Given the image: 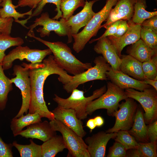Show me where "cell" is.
I'll return each instance as SVG.
<instances>
[{"label": "cell", "mask_w": 157, "mask_h": 157, "mask_svg": "<svg viewBox=\"0 0 157 157\" xmlns=\"http://www.w3.org/2000/svg\"><path fill=\"white\" fill-rule=\"evenodd\" d=\"M28 67L31 82V98L28 113H37L42 117L50 121L55 119L53 114L49 110L44 99L43 88L47 78L53 74L59 76V81L63 85L69 82L73 76L69 75L62 68L55 60L53 55L36 64L25 63Z\"/></svg>", "instance_id": "cell-1"}, {"label": "cell", "mask_w": 157, "mask_h": 157, "mask_svg": "<svg viewBox=\"0 0 157 157\" xmlns=\"http://www.w3.org/2000/svg\"><path fill=\"white\" fill-rule=\"evenodd\" d=\"M27 36L33 38L47 46L53 54L58 65L67 73L74 76L80 74L92 66L90 63L81 61L72 54L70 48L62 42H50L35 36L34 32Z\"/></svg>", "instance_id": "cell-2"}, {"label": "cell", "mask_w": 157, "mask_h": 157, "mask_svg": "<svg viewBox=\"0 0 157 157\" xmlns=\"http://www.w3.org/2000/svg\"><path fill=\"white\" fill-rule=\"evenodd\" d=\"M118 0H106L103 8L95 13L84 29L78 33L72 35L74 40L73 48L76 52L79 53L82 51L90 39L96 36L102 23L108 19L113 7Z\"/></svg>", "instance_id": "cell-3"}, {"label": "cell", "mask_w": 157, "mask_h": 157, "mask_svg": "<svg viewBox=\"0 0 157 157\" xmlns=\"http://www.w3.org/2000/svg\"><path fill=\"white\" fill-rule=\"evenodd\" d=\"M106 89V87L104 85L94 90L90 96L86 97L83 90L75 89L72 91L70 96L66 99L61 98L55 94L53 100L59 107L73 109L77 118L81 120H83L87 117L86 108L88 104L101 96Z\"/></svg>", "instance_id": "cell-4"}, {"label": "cell", "mask_w": 157, "mask_h": 157, "mask_svg": "<svg viewBox=\"0 0 157 157\" xmlns=\"http://www.w3.org/2000/svg\"><path fill=\"white\" fill-rule=\"evenodd\" d=\"M107 88L103 94L88 104L86 108L88 115H91L97 110L105 109L108 116L114 117L118 109L119 102L127 97L124 90L111 82L107 83Z\"/></svg>", "instance_id": "cell-5"}, {"label": "cell", "mask_w": 157, "mask_h": 157, "mask_svg": "<svg viewBox=\"0 0 157 157\" xmlns=\"http://www.w3.org/2000/svg\"><path fill=\"white\" fill-rule=\"evenodd\" d=\"M94 63L95 64L94 67L80 74L74 76L73 78L69 82L63 85V89L67 92L71 93L80 85L88 81L108 79L106 73L109 69L110 67V65L101 56L96 57Z\"/></svg>", "instance_id": "cell-6"}, {"label": "cell", "mask_w": 157, "mask_h": 157, "mask_svg": "<svg viewBox=\"0 0 157 157\" xmlns=\"http://www.w3.org/2000/svg\"><path fill=\"white\" fill-rule=\"evenodd\" d=\"M55 131L61 134L68 150L67 156L72 157H90L87 149V145L83 138L61 122L54 119L49 122Z\"/></svg>", "instance_id": "cell-7"}, {"label": "cell", "mask_w": 157, "mask_h": 157, "mask_svg": "<svg viewBox=\"0 0 157 157\" xmlns=\"http://www.w3.org/2000/svg\"><path fill=\"white\" fill-rule=\"evenodd\" d=\"M127 97L138 102L144 111L143 116L146 124H149L157 119V90L153 87L142 91L133 88L125 89Z\"/></svg>", "instance_id": "cell-8"}, {"label": "cell", "mask_w": 157, "mask_h": 157, "mask_svg": "<svg viewBox=\"0 0 157 157\" xmlns=\"http://www.w3.org/2000/svg\"><path fill=\"white\" fill-rule=\"evenodd\" d=\"M65 21L63 18L60 21L51 19L48 13H43L40 17L35 19L34 23L30 26V30L27 35L33 32V29L37 26H41L42 27L38 28L36 31L40 33L41 37L49 36L51 32L53 31L59 36H67V43H70L72 42V37L70 28L66 25Z\"/></svg>", "instance_id": "cell-9"}, {"label": "cell", "mask_w": 157, "mask_h": 157, "mask_svg": "<svg viewBox=\"0 0 157 157\" xmlns=\"http://www.w3.org/2000/svg\"><path fill=\"white\" fill-rule=\"evenodd\" d=\"M52 53L49 48L40 50L31 49L27 46L22 47L20 45L12 50L6 55L0 64L4 70L11 68L13 62L17 59L22 61L25 59L33 64L40 63L47 56Z\"/></svg>", "instance_id": "cell-10"}, {"label": "cell", "mask_w": 157, "mask_h": 157, "mask_svg": "<svg viewBox=\"0 0 157 157\" xmlns=\"http://www.w3.org/2000/svg\"><path fill=\"white\" fill-rule=\"evenodd\" d=\"M13 75L15 76L10 79V81L20 90L22 96V104L17 114L14 117L19 118L24 113L27 114L31 98V82L28 67L25 63L21 65H15L13 68Z\"/></svg>", "instance_id": "cell-11"}, {"label": "cell", "mask_w": 157, "mask_h": 157, "mask_svg": "<svg viewBox=\"0 0 157 157\" xmlns=\"http://www.w3.org/2000/svg\"><path fill=\"white\" fill-rule=\"evenodd\" d=\"M125 101L119 105V110L115 113V122L114 126L106 132L107 133H117L120 130H129L132 127L138 105L134 99L127 97Z\"/></svg>", "instance_id": "cell-12"}, {"label": "cell", "mask_w": 157, "mask_h": 157, "mask_svg": "<svg viewBox=\"0 0 157 157\" xmlns=\"http://www.w3.org/2000/svg\"><path fill=\"white\" fill-rule=\"evenodd\" d=\"M52 112L55 119L62 122L82 138L86 135L87 133L83 129V122L77 118L74 110L58 106Z\"/></svg>", "instance_id": "cell-13"}, {"label": "cell", "mask_w": 157, "mask_h": 157, "mask_svg": "<svg viewBox=\"0 0 157 157\" xmlns=\"http://www.w3.org/2000/svg\"><path fill=\"white\" fill-rule=\"evenodd\" d=\"M117 133H107L101 131L87 137L85 142L90 157H105L106 148L109 141L115 138Z\"/></svg>", "instance_id": "cell-14"}, {"label": "cell", "mask_w": 157, "mask_h": 157, "mask_svg": "<svg viewBox=\"0 0 157 157\" xmlns=\"http://www.w3.org/2000/svg\"><path fill=\"white\" fill-rule=\"evenodd\" d=\"M106 74L108 79L110 80L111 82L123 90L132 88L142 91L146 89L152 87L143 81L131 77L120 70L113 69L111 67Z\"/></svg>", "instance_id": "cell-15"}, {"label": "cell", "mask_w": 157, "mask_h": 157, "mask_svg": "<svg viewBox=\"0 0 157 157\" xmlns=\"http://www.w3.org/2000/svg\"><path fill=\"white\" fill-rule=\"evenodd\" d=\"M97 41L94 50L97 53L101 54L106 62L113 69L119 70L121 59L118 55L114 46L108 37L92 40L91 43Z\"/></svg>", "instance_id": "cell-16"}, {"label": "cell", "mask_w": 157, "mask_h": 157, "mask_svg": "<svg viewBox=\"0 0 157 157\" xmlns=\"http://www.w3.org/2000/svg\"><path fill=\"white\" fill-rule=\"evenodd\" d=\"M127 22L129 28L119 38L113 36L107 37L114 46L119 57L123 49L125 46L133 44L140 39L141 25L133 22L131 19L128 21Z\"/></svg>", "instance_id": "cell-17"}, {"label": "cell", "mask_w": 157, "mask_h": 157, "mask_svg": "<svg viewBox=\"0 0 157 157\" xmlns=\"http://www.w3.org/2000/svg\"><path fill=\"white\" fill-rule=\"evenodd\" d=\"M99 0L86 1L83 8L80 12L65 20V23L70 28L72 35L77 33L79 29L85 26L93 17L95 13L92 10V6Z\"/></svg>", "instance_id": "cell-18"}, {"label": "cell", "mask_w": 157, "mask_h": 157, "mask_svg": "<svg viewBox=\"0 0 157 157\" xmlns=\"http://www.w3.org/2000/svg\"><path fill=\"white\" fill-rule=\"evenodd\" d=\"M138 0H118L115 7L111 10L105 23L101 25V28L118 20L129 21L133 17L134 7Z\"/></svg>", "instance_id": "cell-19"}, {"label": "cell", "mask_w": 157, "mask_h": 157, "mask_svg": "<svg viewBox=\"0 0 157 157\" xmlns=\"http://www.w3.org/2000/svg\"><path fill=\"white\" fill-rule=\"evenodd\" d=\"M26 127L19 135L26 138L38 139L44 142L56 134V131L52 129L49 122L46 120L34 123Z\"/></svg>", "instance_id": "cell-20"}, {"label": "cell", "mask_w": 157, "mask_h": 157, "mask_svg": "<svg viewBox=\"0 0 157 157\" xmlns=\"http://www.w3.org/2000/svg\"><path fill=\"white\" fill-rule=\"evenodd\" d=\"M119 70L136 79L143 81L145 78L142 63L129 55H121Z\"/></svg>", "instance_id": "cell-21"}, {"label": "cell", "mask_w": 157, "mask_h": 157, "mask_svg": "<svg viewBox=\"0 0 157 157\" xmlns=\"http://www.w3.org/2000/svg\"><path fill=\"white\" fill-rule=\"evenodd\" d=\"M0 6L2 8L0 9V17L13 18L15 22L27 28H29L26 26L25 24L31 18L30 16L32 14L33 9L26 12L20 13L15 9L19 6L13 5L12 0H2Z\"/></svg>", "instance_id": "cell-22"}, {"label": "cell", "mask_w": 157, "mask_h": 157, "mask_svg": "<svg viewBox=\"0 0 157 157\" xmlns=\"http://www.w3.org/2000/svg\"><path fill=\"white\" fill-rule=\"evenodd\" d=\"M126 52L142 63L150 60L157 55V49L151 48L140 39L129 46Z\"/></svg>", "instance_id": "cell-23"}, {"label": "cell", "mask_w": 157, "mask_h": 157, "mask_svg": "<svg viewBox=\"0 0 157 157\" xmlns=\"http://www.w3.org/2000/svg\"><path fill=\"white\" fill-rule=\"evenodd\" d=\"M138 142H150L147 135V126L145 123L142 109L137 107L131 128L128 131Z\"/></svg>", "instance_id": "cell-24"}, {"label": "cell", "mask_w": 157, "mask_h": 157, "mask_svg": "<svg viewBox=\"0 0 157 157\" xmlns=\"http://www.w3.org/2000/svg\"><path fill=\"white\" fill-rule=\"evenodd\" d=\"M42 157H54L63 151L66 146L62 135L56 134L41 145Z\"/></svg>", "instance_id": "cell-25"}, {"label": "cell", "mask_w": 157, "mask_h": 157, "mask_svg": "<svg viewBox=\"0 0 157 157\" xmlns=\"http://www.w3.org/2000/svg\"><path fill=\"white\" fill-rule=\"evenodd\" d=\"M42 118L37 113H28L19 118H13L11 121L10 127L14 136L19 135L25 127L34 123L41 122Z\"/></svg>", "instance_id": "cell-26"}, {"label": "cell", "mask_w": 157, "mask_h": 157, "mask_svg": "<svg viewBox=\"0 0 157 157\" xmlns=\"http://www.w3.org/2000/svg\"><path fill=\"white\" fill-rule=\"evenodd\" d=\"M139 146L136 149L126 151V157H156L157 141L147 143L139 142Z\"/></svg>", "instance_id": "cell-27"}, {"label": "cell", "mask_w": 157, "mask_h": 157, "mask_svg": "<svg viewBox=\"0 0 157 157\" xmlns=\"http://www.w3.org/2000/svg\"><path fill=\"white\" fill-rule=\"evenodd\" d=\"M146 0H138L134 7V13L131 19L133 23L141 24L145 20L157 15V11L149 12L145 10L147 7Z\"/></svg>", "instance_id": "cell-28"}, {"label": "cell", "mask_w": 157, "mask_h": 157, "mask_svg": "<svg viewBox=\"0 0 157 157\" xmlns=\"http://www.w3.org/2000/svg\"><path fill=\"white\" fill-rule=\"evenodd\" d=\"M12 84L10 79L5 75L0 64V110H3L6 107L8 94L13 89Z\"/></svg>", "instance_id": "cell-29"}, {"label": "cell", "mask_w": 157, "mask_h": 157, "mask_svg": "<svg viewBox=\"0 0 157 157\" xmlns=\"http://www.w3.org/2000/svg\"><path fill=\"white\" fill-rule=\"evenodd\" d=\"M30 141L29 144H20L16 141L12 144L18 150L21 157H42L41 145L35 144L32 140Z\"/></svg>", "instance_id": "cell-30"}, {"label": "cell", "mask_w": 157, "mask_h": 157, "mask_svg": "<svg viewBox=\"0 0 157 157\" xmlns=\"http://www.w3.org/2000/svg\"><path fill=\"white\" fill-rule=\"evenodd\" d=\"M24 43L19 37H13L10 35L0 33V64L6 56L5 51L12 47L22 45Z\"/></svg>", "instance_id": "cell-31"}, {"label": "cell", "mask_w": 157, "mask_h": 157, "mask_svg": "<svg viewBox=\"0 0 157 157\" xmlns=\"http://www.w3.org/2000/svg\"><path fill=\"white\" fill-rule=\"evenodd\" d=\"M85 0H61L60 9L62 13V17L66 20L73 15L74 11L78 7H83Z\"/></svg>", "instance_id": "cell-32"}, {"label": "cell", "mask_w": 157, "mask_h": 157, "mask_svg": "<svg viewBox=\"0 0 157 157\" xmlns=\"http://www.w3.org/2000/svg\"><path fill=\"white\" fill-rule=\"evenodd\" d=\"M114 138L115 141L122 144L127 150L136 149L139 146V142L131 135L127 130H120L117 133Z\"/></svg>", "instance_id": "cell-33"}, {"label": "cell", "mask_w": 157, "mask_h": 157, "mask_svg": "<svg viewBox=\"0 0 157 157\" xmlns=\"http://www.w3.org/2000/svg\"><path fill=\"white\" fill-rule=\"evenodd\" d=\"M142 66L145 78L157 80V55L150 60L142 63Z\"/></svg>", "instance_id": "cell-34"}, {"label": "cell", "mask_w": 157, "mask_h": 157, "mask_svg": "<svg viewBox=\"0 0 157 157\" xmlns=\"http://www.w3.org/2000/svg\"><path fill=\"white\" fill-rule=\"evenodd\" d=\"M140 38L151 48L157 49V32L141 26Z\"/></svg>", "instance_id": "cell-35"}, {"label": "cell", "mask_w": 157, "mask_h": 157, "mask_svg": "<svg viewBox=\"0 0 157 157\" xmlns=\"http://www.w3.org/2000/svg\"><path fill=\"white\" fill-rule=\"evenodd\" d=\"M61 0H41L38 4L30 16L31 17L37 16L40 15L42 11L45 6L47 3H52L54 4L56 7V11L57 12L56 15L52 19L58 20L62 17V13L60 9V4Z\"/></svg>", "instance_id": "cell-36"}, {"label": "cell", "mask_w": 157, "mask_h": 157, "mask_svg": "<svg viewBox=\"0 0 157 157\" xmlns=\"http://www.w3.org/2000/svg\"><path fill=\"white\" fill-rule=\"evenodd\" d=\"M126 150L120 143L115 141L110 147L107 157H126Z\"/></svg>", "instance_id": "cell-37"}, {"label": "cell", "mask_w": 157, "mask_h": 157, "mask_svg": "<svg viewBox=\"0 0 157 157\" xmlns=\"http://www.w3.org/2000/svg\"><path fill=\"white\" fill-rule=\"evenodd\" d=\"M14 21L12 17H0V33L10 35Z\"/></svg>", "instance_id": "cell-38"}, {"label": "cell", "mask_w": 157, "mask_h": 157, "mask_svg": "<svg viewBox=\"0 0 157 157\" xmlns=\"http://www.w3.org/2000/svg\"><path fill=\"white\" fill-rule=\"evenodd\" d=\"M12 144L5 143L0 137V157H13Z\"/></svg>", "instance_id": "cell-39"}, {"label": "cell", "mask_w": 157, "mask_h": 157, "mask_svg": "<svg viewBox=\"0 0 157 157\" xmlns=\"http://www.w3.org/2000/svg\"><path fill=\"white\" fill-rule=\"evenodd\" d=\"M147 126V135L149 141H157V120L155 121Z\"/></svg>", "instance_id": "cell-40"}, {"label": "cell", "mask_w": 157, "mask_h": 157, "mask_svg": "<svg viewBox=\"0 0 157 157\" xmlns=\"http://www.w3.org/2000/svg\"><path fill=\"white\" fill-rule=\"evenodd\" d=\"M140 25L142 27L157 32V15L145 20Z\"/></svg>", "instance_id": "cell-41"}, {"label": "cell", "mask_w": 157, "mask_h": 157, "mask_svg": "<svg viewBox=\"0 0 157 157\" xmlns=\"http://www.w3.org/2000/svg\"><path fill=\"white\" fill-rule=\"evenodd\" d=\"M120 21V20L117 21L105 26L104 28L106 29V30L104 33L97 39L109 36H113L116 32Z\"/></svg>", "instance_id": "cell-42"}, {"label": "cell", "mask_w": 157, "mask_h": 157, "mask_svg": "<svg viewBox=\"0 0 157 157\" xmlns=\"http://www.w3.org/2000/svg\"><path fill=\"white\" fill-rule=\"evenodd\" d=\"M129 27V25L127 20H120L116 32L113 36L116 38H119L121 37L127 31Z\"/></svg>", "instance_id": "cell-43"}, {"label": "cell", "mask_w": 157, "mask_h": 157, "mask_svg": "<svg viewBox=\"0 0 157 157\" xmlns=\"http://www.w3.org/2000/svg\"><path fill=\"white\" fill-rule=\"evenodd\" d=\"M41 0H19L17 5L21 7L28 6L35 8Z\"/></svg>", "instance_id": "cell-44"}, {"label": "cell", "mask_w": 157, "mask_h": 157, "mask_svg": "<svg viewBox=\"0 0 157 157\" xmlns=\"http://www.w3.org/2000/svg\"><path fill=\"white\" fill-rule=\"evenodd\" d=\"M143 81L145 83L151 85L157 90V80L145 78Z\"/></svg>", "instance_id": "cell-45"}, {"label": "cell", "mask_w": 157, "mask_h": 157, "mask_svg": "<svg viewBox=\"0 0 157 157\" xmlns=\"http://www.w3.org/2000/svg\"><path fill=\"white\" fill-rule=\"evenodd\" d=\"M86 126L90 129V132H91L92 130L96 127L94 119L91 118L89 119L86 123Z\"/></svg>", "instance_id": "cell-46"}, {"label": "cell", "mask_w": 157, "mask_h": 157, "mask_svg": "<svg viewBox=\"0 0 157 157\" xmlns=\"http://www.w3.org/2000/svg\"><path fill=\"white\" fill-rule=\"evenodd\" d=\"M94 119L96 126L100 127L104 124V120L103 118L101 116H97Z\"/></svg>", "instance_id": "cell-47"}, {"label": "cell", "mask_w": 157, "mask_h": 157, "mask_svg": "<svg viewBox=\"0 0 157 157\" xmlns=\"http://www.w3.org/2000/svg\"><path fill=\"white\" fill-rule=\"evenodd\" d=\"M2 1V0H0V4H1V3Z\"/></svg>", "instance_id": "cell-48"}, {"label": "cell", "mask_w": 157, "mask_h": 157, "mask_svg": "<svg viewBox=\"0 0 157 157\" xmlns=\"http://www.w3.org/2000/svg\"><path fill=\"white\" fill-rule=\"evenodd\" d=\"M156 0V1H157V0Z\"/></svg>", "instance_id": "cell-49"}]
</instances>
